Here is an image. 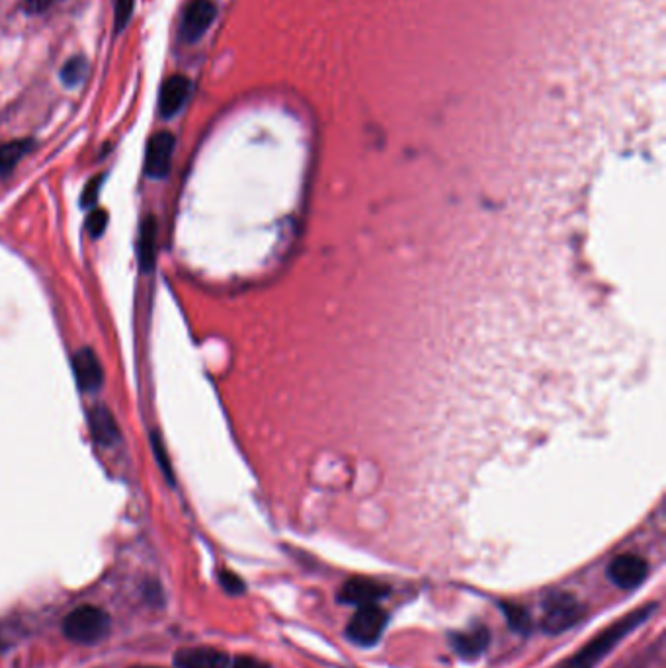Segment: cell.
Returning <instances> with one entry per match:
<instances>
[{
    "label": "cell",
    "mask_w": 666,
    "mask_h": 668,
    "mask_svg": "<svg viewBox=\"0 0 666 668\" xmlns=\"http://www.w3.org/2000/svg\"><path fill=\"white\" fill-rule=\"evenodd\" d=\"M133 668H159V667H133Z\"/></svg>",
    "instance_id": "cb8c5ba5"
},
{
    "label": "cell",
    "mask_w": 666,
    "mask_h": 668,
    "mask_svg": "<svg viewBox=\"0 0 666 668\" xmlns=\"http://www.w3.org/2000/svg\"><path fill=\"white\" fill-rule=\"evenodd\" d=\"M133 6H135V0H116V2H114L116 30H118V32H122L125 26L129 24L131 14H133Z\"/></svg>",
    "instance_id": "ac0fdd59"
},
{
    "label": "cell",
    "mask_w": 666,
    "mask_h": 668,
    "mask_svg": "<svg viewBox=\"0 0 666 668\" xmlns=\"http://www.w3.org/2000/svg\"><path fill=\"white\" fill-rule=\"evenodd\" d=\"M215 16H217V6L211 0L190 2L182 16V26H180L182 40L188 43L198 42L208 32Z\"/></svg>",
    "instance_id": "5b68a950"
},
{
    "label": "cell",
    "mask_w": 666,
    "mask_h": 668,
    "mask_svg": "<svg viewBox=\"0 0 666 668\" xmlns=\"http://www.w3.org/2000/svg\"><path fill=\"white\" fill-rule=\"evenodd\" d=\"M229 668H270V665L254 657H239L233 661V665H229Z\"/></svg>",
    "instance_id": "603a6c76"
},
{
    "label": "cell",
    "mask_w": 666,
    "mask_h": 668,
    "mask_svg": "<svg viewBox=\"0 0 666 668\" xmlns=\"http://www.w3.org/2000/svg\"><path fill=\"white\" fill-rule=\"evenodd\" d=\"M153 450H155V456H157V463L161 465V469L165 471L168 479H172V471H170V465H168L167 452H165V446L161 442V438L153 436Z\"/></svg>",
    "instance_id": "44dd1931"
},
{
    "label": "cell",
    "mask_w": 666,
    "mask_h": 668,
    "mask_svg": "<svg viewBox=\"0 0 666 668\" xmlns=\"http://www.w3.org/2000/svg\"><path fill=\"white\" fill-rule=\"evenodd\" d=\"M108 225V213L104 209H92V213L86 219V229L90 237H100Z\"/></svg>",
    "instance_id": "e0dca14e"
},
{
    "label": "cell",
    "mask_w": 666,
    "mask_h": 668,
    "mask_svg": "<svg viewBox=\"0 0 666 668\" xmlns=\"http://www.w3.org/2000/svg\"><path fill=\"white\" fill-rule=\"evenodd\" d=\"M227 653L213 647H186L174 655L176 668H229Z\"/></svg>",
    "instance_id": "ba28073f"
},
{
    "label": "cell",
    "mask_w": 666,
    "mask_h": 668,
    "mask_svg": "<svg viewBox=\"0 0 666 668\" xmlns=\"http://www.w3.org/2000/svg\"><path fill=\"white\" fill-rule=\"evenodd\" d=\"M100 186H102V176L90 180L84 188L83 206L84 208H94L98 202V194H100Z\"/></svg>",
    "instance_id": "d6986e66"
},
{
    "label": "cell",
    "mask_w": 666,
    "mask_h": 668,
    "mask_svg": "<svg viewBox=\"0 0 666 668\" xmlns=\"http://www.w3.org/2000/svg\"><path fill=\"white\" fill-rule=\"evenodd\" d=\"M190 90H192V83L182 75H174V77L167 79L163 88H161V98H159L161 116L163 118L176 116L182 110V106L186 104V100L190 96Z\"/></svg>",
    "instance_id": "7c38bea8"
},
{
    "label": "cell",
    "mask_w": 666,
    "mask_h": 668,
    "mask_svg": "<svg viewBox=\"0 0 666 668\" xmlns=\"http://www.w3.org/2000/svg\"><path fill=\"white\" fill-rule=\"evenodd\" d=\"M34 149V141L30 139H14L0 145V178L8 176L18 163Z\"/></svg>",
    "instance_id": "9a60e30c"
},
{
    "label": "cell",
    "mask_w": 666,
    "mask_h": 668,
    "mask_svg": "<svg viewBox=\"0 0 666 668\" xmlns=\"http://www.w3.org/2000/svg\"><path fill=\"white\" fill-rule=\"evenodd\" d=\"M88 426L92 432V438L102 446V448H112L120 442L122 432L118 426V420L112 415V411L104 405H96L88 413Z\"/></svg>",
    "instance_id": "9c48e42d"
},
{
    "label": "cell",
    "mask_w": 666,
    "mask_h": 668,
    "mask_svg": "<svg viewBox=\"0 0 666 668\" xmlns=\"http://www.w3.org/2000/svg\"><path fill=\"white\" fill-rule=\"evenodd\" d=\"M584 608L569 594H553L545 600L542 626L547 633H563L583 618Z\"/></svg>",
    "instance_id": "3957f363"
},
{
    "label": "cell",
    "mask_w": 666,
    "mask_h": 668,
    "mask_svg": "<svg viewBox=\"0 0 666 668\" xmlns=\"http://www.w3.org/2000/svg\"><path fill=\"white\" fill-rule=\"evenodd\" d=\"M653 612V606H645L639 612H633L625 616L624 620L616 622L614 626L608 627L604 633L594 637L584 649H581L573 659L563 663L559 668H594L618 643H622L627 633H631L641 622L647 620V616Z\"/></svg>",
    "instance_id": "6da1fadb"
},
{
    "label": "cell",
    "mask_w": 666,
    "mask_h": 668,
    "mask_svg": "<svg viewBox=\"0 0 666 668\" xmlns=\"http://www.w3.org/2000/svg\"><path fill=\"white\" fill-rule=\"evenodd\" d=\"M84 75H86V61L81 57H73L61 69V81L67 86H77L83 83Z\"/></svg>",
    "instance_id": "2e32d148"
},
{
    "label": "cell",
    "mask_w": 666,
    "mask_h": 668,
    "mask_svg": "<svg viewBox=\"0 0 666 668\" xmlns=\"http://www.w3.org/2000/svg\"><path fill=\"white\" fill-rule=\"evenodd\" d=\"M649 567L645 563V559L633 555V553H625L620 555L612 561V565L608 567V575L612 579V583L624 590H633L641 585L647 579Z\"/></svg>",
    "instance_id": "52a82bcc"
},
{
    "label": "cell",
    "mask_w": 666,
    "mask_h": 668,
    "mask_svg": "<svg viewBox=\"0 0 666 668\" xmlns=\"http://www.w3.org/2000/svg\"><path fill=\"white\" fill-rule=\"evenodd\" d=\"M506 612H508V620H510V624L514 627H520L522 631H526L528 629V616L522 612V610H518V608H506Z\"/></svg>",
    "instance_id": "7402d4cb"
},
{
    "label": "cell",
    "mask_w": 666,
    "mask_h": 668,
    "mask_svg": "<svg viewBox=\"0 0 666 668\" xmlns=\"http://www.w3.org/2000/svg\"><path fill=\"white\" fill-rule=\"evenodd\" d=\"M385 620L387 618L377 604L360 606L356 610V614L350 618L348 626H346V635L356 645L370 647V645L377 643V639L381 637V633L385 629Z\"/></svg>",
    "instance_id": "277c9868"
},
{
    "label": "cell",
    "mask_w": 666,
    "mask_h": 668,
    "mask_svg": "<svg viewBox=\"0 0 666 668\" xmlns=\"http://www.w3.org/2000/svg\"><path fill=\"white\" fill-rule=\"evenodd\" d=\"M73 372H75V379L79 389H83L86 393L98 391L102 387L104 381V370L100 366V360L96 358V354L90 348L79 350L73 358Z\"/></svg>",
    "instance_id": "8fae6325"
},
{
    "label": "cell",
    "mask_w": 666,
    "mask_h": 668,
    "mask_svg": "<svg viewBox=\"0 0 666 668\" xmlns=\"http://www.w3.org/2000/svg\"><path fill=\"white\" fill-rule=\"evenodd\" d=\"M219 581H221L223 588H225L227 592H231V594H241V592L245 590L243 581H241L237 575L229 573V571H223V573H221V577H219Z\"/></svg>",
    "instance_id": "ffe728a7"
},
{
    "label": "cell",
    "mask_w": 666,
    "mask_h": 668,
    "mask_svg": "<svg viewBox=\"0 0 666 668\" xmlns=\"http://www.w3.org/2000/svg\"><path fill=\"white\" fill-rule=\"evenodd\" d=\"M157 241H159V227L155 217H147L141 223V231H139V245H137V254H139V262L145 274H151L155 264H157Z\"/></svg>",
    "instance_id": "4fadbf2b"
},
{
    "label": "cell",
    "mask_w": 666,
    "mask_h": 668,
    "mask_svg": "<svg viewBox=\"0 0 666 668\" xmlns=\"http://www.w3.org/2000/svg\"><path fill=\"white\" fill-rule=\"evenodd\" d=\"M176 137L170 131H161L151 137L145 155V172L149 178H165L170 170Z\"/></svg>",
    "instance_id": "8992f818"
},
{
    "label": "cell",
    "mask_w": 666,
    "mask_h": 668,
    "mask_svg": "<svg viewBox=\"0 0 666 668\" xmlns=\"http://www.w3.org/2000/svg\"><path fill=\"white\" fill-rule=\"evenodd\" d=\"M112 629V618L98 606H79L63 620V633L67 639L83 645L102 641Z\"/></svg>",
    "instance_id": "7a4b0ae2"
},
{
    "label": "cell",
    "mask_w": 666,
    "mask_h": 668,
    "mask_svg": "<svg viewBox=\"0 0 666 668\" xmlns=\"http://www.w3.org/2000/svg\"><path fill=\"white\" fill-rule=\"evenodd\" d=\"M489 631L487 627L479 626L469 629V631H461L452 637V645L456 649L459 657L463 659H475L481 657V653L487 649L489 645Z\"/></svg>",
    "instance_id": "5bb4252c"
},
{
    "label": "cell",
    "mask_w": 666,
    "mask_h": 668,
    "mask_svg": "<svg viewBox=\"0 0 666 668\" xmlns=\"http://www.w3.org/2000/svg\"><path fill=\"white\" fill-rule=\"evenodd\" d=\"M389 588L372 579H352L340 590V602L352 606H372L385 598Z\"/></svg>",
    "instance_id": "30bf717a"
}]
</instances>
